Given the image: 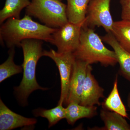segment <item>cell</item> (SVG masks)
<instances>
[{
    "label": "cell",
    "mask_w": 130,
    "mask_h": 130,
    "mask_svg": "<svg viewBox=\"0 0 130 130\" xmlns=\"http://www.w3.org/2000/svg\"><path fill=\"white\" fill-rule=\"evenodd\" d=\"M36 117L41 116L47 119L48 121V128L56 124L63 119H66V108L63 104H58L57 106L49 109L39 108L33 111Z\"/></svg>",
    "instance_id": "ac0fdd59"
},
{
    "label": "cell",
    "mask_w": 130,
    "mask_h": 130,
    "mask_svg": "<svg viewBox=\"0 0 130 130\" xmlns=\"http://www.w3.org/2000/svg\"><path fill=\"white\" fill-rule=\"evenodd\" d=\"M97 113V107L95 106H85L72 102L66 108V119L69 124L73 125L80 119L91 118Z\"/></svg>",
    "instance_id": "7c38bea8"
},
{
    "label": "cell",
    "mask_w": 130,
    "mask_h": 130,
    "mask_svg": "<svg viewBox=\"0 0 130 130\" xmlns=\"http://www.w3.org/2000/svg\"><path fill=\"white\" fill-rule=\"evenodd\" d=\"M86 18L78 23L68 21L53 33L50 43L57 47L59 53H73L78 46L81 29Z\"/></svg>",
    "instance_id": "5b68a950"
},
{
    "label": "cell",
    "mask_w": 130,
    "mask_h": 130,
    "mask_svg": "<svg viewBox=\"0 0 130 130\" xmlns=\"http://www.w3.org/2000/svg\"><path fill=\"white\" fill-rule=\"evenodd\" d=\"M26 14L51 28H60L68 22L67 5L62 0H31L26 8Z\"/></svg>",
    "instance_id": "277c9868"
},
{
    "label": "cell",
    "mask_w": 130,
    "mask_h": 130,
    "mask_svg": "<svg viewBox=\"0 0 130 130\" xmlns=\"http://www.w3.org/2000/svg\"><path fill=\"white\" fill-rule=\"evenodd\" d=\"M29 0H6L4 7L0 11V24L11 18L20 19L21 12L30 4Z\"/></svg>",
    "instance_id": "2e32d148"
},
{
    "label": "cell",
    "mask_w": 130,
    "mask_h": 130,
    "mask_svg": "<svg viewBox=\"0 0 130 130\" xmlns=\"http://www.w3.org/2000/svg\"><path fill=\"white\" fill-rule=\"evenodd\" d=\"M112 33L120 46L130 53V21H115Z\"/></svg>",
    "instance_id": "e0dca14e"
},
{
    "label": "cell",
    "mask_w": 130,
    "mask_h": 130,
    "mask_svg": "<svg viewBox=\"0 0 130 130\" xmlns=\"http://www.w3.org/2000/svg\"><path fill=\"white\" fill-rule=\"evenodd\" d=\"M43 41L35 39H25L21 42L24 61L22 66L23 75L20 84L14 87V93L19 102L22 106L28 105L30 95L37 90H46L38 84L36 78V70L38 61L42 56Z\"/></svg>",
    "instance_id": "7a4b0ae2"
},
{
    "label": "cell",
    "mask_w": 130,
    "mask_h": 130,
    "mask_svg": "<svg viewBox=\"0 0 130 130\" xmlns=\"http://www.w3.org/2000/svg\"><path fill=\"white\" fill-rule=\"evenodd\" d=\"M9 56L6 60L0 66V83L15 74L23 71L22 66L16 65L14 62V47L9 48Z\"/></svg>",
    "instance_id": "d6986e66"
},
{
    "label": "cell",
    "mask_w": 130,
    "mask_h": 130,
    "mask_svg": "<svg viewBox=\"0 0 130 130\" xmlns=\"http://www.w3.org/2000/svg\"><path fill=\"white\" fill-rule=\"evenodd\" d=\"M100 116L104 126L99 130H130V125L125 118L120 114L102 109L100 112Z\"/></svg>",
    "instance_id": "4fadbf2b"
},
{
    "label": "cell",
    "mask_w": 130,
    "mask_h": 130,
    "mask_svg": "<svg viewBox=\"0 0 130 130\" xmlns=\"http://www.w3.org/2000/svg\"><path fill=\"white\" fill-rule=\"evenodd\" d=\"M101 38L103 42L111 47L115 53L119 65V73L130 82V53L120 46L112 32L107 33Z\"/></svg>",
    "instance_id": "8fae6325"
},
{
    "label": "cell",
    "mask_w": 130,
    "mask_h": 130,
    "mask_svg": "<svg viewBox=\"0 0 130 130\" xmlns=\"http://www.w3.org/2000/svg\"><path fill=\"white\" fill-rule=\"evenodd\" d=\"M94 29L84 25L81 29L78 46L73 54L76 59L92 65L100 63L105 67L118 63L115 53L107 48Z\"/></svg>",
    "instance_id": "3957f363"
},
{
    "label": "cell",
    "mask_w": 130,
    "mask_h": 130,
    "mask_svg": "<svg viewBox=\"0 0 130 130\" xmlns=\"http://www.w3.org/2000/svg\"><path fill=\"white\" fill-rule=\"evenodd\" d=\"M122 20L130 21V0H120Z\"/></svg>",
    "instance_id": "ffe728a7"
},
{
    "label": "cell",
    "mask_w": 130,
    "mask_h": 130,
    "mask_svg": "<svg viewBox=\"0 0 130 130\" xmlns=\"http://www.w3.org/2000/svg\"><path fill=\"white\" fill-rule=\"evenodd\" d=\"M1 25V43L5 42L9 48L20 47L21 42L25 39H37L50 42L52 35L57 29L33 21L30 16L26 14L21 19L10 18Z\"/></svg>",
    "instance_id": "6da1fadb"
},
{
    "label": "cell",
    "mask_w": 130,
    "mask_h": 130,
    "mask_svg": "<svg viewBox=\"0 0 130 130\" xmlns=\"http://www.w3.org/2000/svg\"><path fill=\"white\" fill-rule=\"evenodd\" d=\"M52 59L56 63L60 75L61 94L58 104H64L68 95L70 80L76 59L72 52L59 53L51 49L43 50L42 56Z\"/></svg>",
    "instance_id": "8992f818"
},
{
    "label": "cell",
    "mask_w": 130,
    "mask_h": 130,
    "mask_svg": "<svg viewBox=\"0 0 130 130\" xmlns=\"http://www.w3.org/2000/svg\"><path fill=\"white\" fill-rule=\"evenodd\" d=\"M67 14L68 21L78 23L86 18L87 9L91 0H67Z\"/></svg>",
    "instance_id": "9a60e30c"
},
{
    "label": "cell",
    "mask_w": 130,
    "mask_h": 130,
    "mask_svg": "<svg viewBox=\"0 0 130 130\" xmlns=\"http://www.w3.org/2000/svg\"><path fill=\"white\" fill-rule=\"evenodd\" d=\"M37 120L27 118L16 113L9 109L0 100V130H10L19 127L34 126Z\"/></svg>",
    "instance_id": "30bf717a"
},
{
    "label": "cell",
    "mask_w": 130,
    "mask_h": 130,
    "mask_svg": "<svg viewBox=\"0 0 130 130\" xmlns=\"http://www.w3.org/2000/svg\"><path fill=\"white\" fill-rule=\"evenodd\" d=\"M92 71L91 65H89L80 103L83 106H101L100 99L105 97L104 89L100 86Z\"/></svg>",
    "instance_id": "9c48e42d"
},
{
    "label": "cell",
    "mask_w": 130,
    "mask_h": 130,
    "mask_svg": "<svg viewBox=\"0 0 130 130\" xmlns=\"http://www.w3.org/2000/svg\"><path fill=\"white\" fill-rule=\"evenodd\" d=\"M118 81V76L116 75L112 89L107 97L102 103V106L103 109L115 112L125 118H129L125 107L119 93Z\"/></svg>",
    "instance_id": "5bb4252c"
},
{
    "label": "cell",
    "mask_w": 130,
    "mask_h": 130,
    "mask_svg": "<svg viewBox=\"0 0 130 130\" xmlns=\"http://www.w3.org/2000/svg\"><path fill=\"white\" fill-rule=\"evenodd\" d=\"M127 105H128V108L130 110V92L129 93L128 98H127Z\"/></svg>",
    "instance_id": "44dd1931"
},
{
    "label": "cell",
    "mask_w": 130,
    "mask_h": 130,
    "mask_svg": "<svg viewBox=\"0 0 130 130\" xmlns=\"http://www.w3.org/2000/svg\"><path fill=\"white\" fill-rule=\"evenodd\" d=\"M111 0H91L87 9L85 25L94 29L102 27L112 32L114 22L110 10Z\"/></svg>",
    "instance_id": "52a82bcc"
},
{
    "label": "cell",
    "mask_w": 130,
    "mask_h": 130,
    "mask_svg": "<svg viewBox=\"0 0 130 130\" xmlns=\"http://www.w3.org/2000/svg\"><path fill=\"white\" fill-rule=\"evenodd\" d=\"M89 65L84 61L76 60L70 80L67 99L64 105L67 106L72 102L80 104Z\"/></svg>",
    "instance_id": "ba28073f"
}]
</instances>
